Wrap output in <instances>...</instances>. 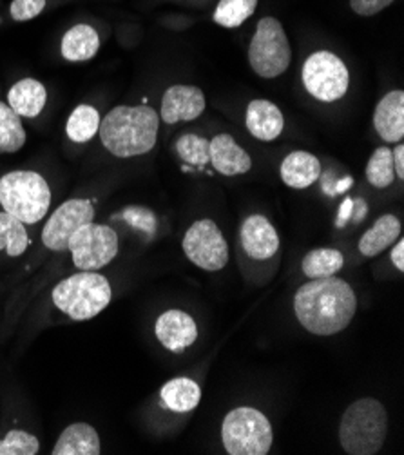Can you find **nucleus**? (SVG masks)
<instances>
[{"mask_svg": "<svg viewBox=\"0 0 404 455\" xmlns=\"http://www.w3.org/2000/svg\"><path fill=\"white\" fill-rule=\"evenodd\" d=\"M353 289L339 278L310 280L294 296V312L303 329L316 336H334L345 331L355 315Z\"/></svg>", "mask_w": 404, "mask_h": 455, "instance_id": "nucleus-1", "label": "nucleus"}, {"mask_svg": "<svg viewBox=\"0 0 404 455\" xmlns=\"http://www.w3.org/2000/svg\"><path fill=\"white\" fill-rule=\"evenodd\" d=\"M160 115L151 106H118L100 122V140L118 158L149 153L156 146Z\"/></svg>", "mask_w": 404, "mask_h": 455, "instance_id": "nucleus-2", "label": "nucleus"}, {"mask_svg": "<svg viewBox=\"0 0 404 455\" xmlns=\"http://www.w3.org/2000/svg\"><path fill=\"white\" fill-rule=\"evenodd\" d=\"M388 434V416L383 403L363 397L352 403L339 425V443L348 455L377 453Z\"/></svg>", "mask_w": 404, "mask_h": 455, "instance_id": "nucleus-3", "label": "nucleus"}, {"mask_svg": "<svg viewBox=\"0 0 404 455\" xmlns=\"http://www.w3.org/2000/svg\"><path fill=\"white\" fill-rule=\"evenodd\" d=\"M55 307L73 322H87L104 312L113 298L111 283L97 270H80L51 292Z\"/></svg>", "mask_w": 404, "mask_h": 455, "instance_id": "nucleus-4", "label": "nucleus"}, {"mask_svg": "<svg viewBox=\"0 0 404 455\" xmlns=\"http://www.w3.org/2000/svg\"><path fill=\"white\" fill-rule=\"evenodd\" d=\"M0 205L24 225H35L50 211L51 189L38 172L13 171L0 178Z\"/></svg>", "mask_w": 404, "mask_h": 455, "instance_id": "nucleus-5", "label": "nucleus"}, {"mask_svg": "<svg viewBox=\"0 0 404 455\" xmlns=\"http://www.w3.org/2000/svg\"><path fill=\"white\" fill-rule=\"evenodd\" d=\"M221 441L231 455H266L274 434L271 421L257 408L240 406L223 419Z\"/></svg>", "mask_w": 404, "mask_h": 455, "instance_id": "nucleus-6", "label": "nucleus"}, {"mask_svg": "<svg viewBox=\"0 0 404 455\" xmlns=\"http://www.w3.org/2000/svg\"><path fill=\"white\" fill-rule=\"evenodd\" d=\"M292 60L290 42L281 22L274 17H263L249 45V64L261 78L283 75Z\"/></svg>", "mask_w": 404, "mask_h": 455, "instance_id": "nucleus-7", "label": "nucleus"}, {"mask_svg": "<svg viewBox=\"0 0 404 455\" xmlns=\"http://www.w3.org/2000/svg\"><path fill=\"white\" fill-rule=\"evenodd\" d=\"M303 85L308 93L320 102H336L343 99L350 85V73L345 62L330 53L318 52L310 55L301 71Z\"/></svg>", "mask_w": 404, "mask_h": 455, "instance_id": "nucleus-8", "label": "nucleus"}, {"mask_svg": "<svg viewBox=\"0 0 404 455\" xmlns=\"http://www.w3.org/2000/svg\"><path fill=\"white\" fill-rule=\"evenodd\" d=\"M67 251L78 270H100L118 256V235L109 225L89 221L69 238Z\"/></svg>", "mask_w": 404, "mask_h": 455, "instance_id": "nucleus-9", "label": "nucleus"}, {"mask_svg": "<svg viewBox=\"0 0 404 455\" xmlns=\"http://www.w3.org/2000/svg\"><path fill=\"white\" fill-rule=\"evenodd\" d=\"M182 247L187 259L207 272H218L229 263L227 240L223 238L219 227L209 218L198 220L189 227Z\"/></svg>", "mask_w": 404, "mask_h": 455, "instance_id": "nucleus-10", "label": "nucleus"}, {"mask_svg": "<svg viewBox=\"0 0 404 455\" xmlns=\"http://www.w3.org/2000/svg\"><path fill=\"white\" fill-rule=\"evenodd\" d=\"M95 207L89 200L75 198L64 202L46 221L42 229V243L53 252L67 251L69 238L82 225L93 221Z\"/></svg>", "mask_w": 404, "mask_h": 455, "instance_id": "nucleus-11", "label": "nucleus"}, {"mask_svg": "<svg viewBox=\"0 0 404 455\" xmlns=\"http://www.w3.org/2000/svg\"><path fill=\"white\" fill-rule=\"evenodd\" d=\"M207 108L203 91L196 85H170L162 99L160 118L165 124L193 122L202 116Z\"/></svg>", "mask_w": 404, "mask_h": 455, "instance_id": "nucleus-12", "label": "nucleus"}, {"mask_svg": "<svg viewBox=\"0 0 404 455\" xmlns=\"http://www.w3.org/2000/svg\"><path fill=\"white\" fill-rule=\"evenodd\" d=\"M154 334L167 350L179 354L196 343L198 327L193 315L184 310L170 308L156 320Z\"/></svg>", "mask_w": 404, "mask_h": 455, "instance_id": "nucleus-13", "label": "nucleus"}, {"mask_svg": "<svg viewBox=\"0 0 404 455\" xmlns=\"http://www.w3.org/2000/svg\"><path fill=\"white\" fill-rule=\"evenodd\" d=\"M240 240L247 256L257 261L271 259L280 249V235L276 227L261 214H252L242 223Z\"/></svg>", "mask_w": 404, "mask_h": 455, "instance_id": "nucleus-14", "label": "nucleus"}, {"mask_svg": "<svg viewBox=\"0 0 404 455\" xmlns=\"http://www.w3.org/2000/svg\"><path fill=\"white\" fill-rule=\"evenodd\" d=\"M209 164L223 176H238L252 169L249 153L227 132L216 134L209 140Z\"/></svg>", "mask_w": 404, "mask_h": 455, "instance_id": "nucleus-15", "label": "nucleus"}, {"mask_svg": "<svg viewBox=\"0 0 404 455\" xmlns=\"http://www.w3.org/2000/svg\"><path fill=\"white\" fill-rule=\"evenodd\" d=\"M374 127L388 144H399L404 136V93L400 89L390 91L381 99L374 111Z\"/></svg>", "mask_w": 404, "mask_h": 455, "instance_id": "nucleus-16", "label": "nucleus"}, {"mask_svg": "<svg viewBox=\"0 0 404 455\" xmlns=\"http://www.w3.org/2000/svg\"><path fill=\"white\" fill-rule=\"evenodd\" d=\"M245 124L254 139L261 142H273L281 134L285 118L281 109L271 100H252L247 108Z\"/></svg>", "mask_w": 404, "mask_h": 455, "instance_id": "nucleus-17", "label": "nucleus"}, {"mask_svg": "<svg viewBox=\"0 0 404 455\" xmlns=\"http://www.w3.org/2000/svg\"><path fill=\"white\" fill-rule=\"evenodd\" d=\"M53 455H99L102 443L99 432L89 423H73L59 437Z\"/></svg>", "mask_w": 404, "mask_h": 455, "instance_id": "nucleus-18", "label": "nucleus"}, {"mask_svg": "<svg viewBox=\"0 0 404 455\" xmlns=\"http://www.w3.org/2000/svg\"><path fill=\"white\" fill-rule=\"evenodd\" d=\"M48 91L46 85L35 78H24L12 85L8 93V106L24 118H35L46 108Z\"/></svg>", "mask_w": 404, "mask_h": 455, "instance_id": "nucleus-19", "label": "nucleus"}, {"mask_svg": "<svg viewBox=\"0 0 404 455\" xmlns=\"http://www.w3.org/2000/svg\"><path fill=\"white\" fill-rule=\"evenodd\" d=\"M281 180L292 189H306L321 176V162L306 151L290 153L281 164Z\"/></svg>", "mask_w": 404, "mask_h": 455, "instance_id": "nucleus-20", "label": "nucleus"}, {"mask_svg": "<svg viewBox=\"0 0 404 455\" xmlns=\"http://www.w3.org/2000/svg\"><path fill=\"white\" fill-rule=\"evenodd\" d=\"M100 50V36L95 28L78 24L71 28L60 44V53L67 62L91 60Z\"/></svg>", "mask_w": 404, "mask_h": 455, "instance_id": "nucleus-21", "label": "nucleus"}, {"mask_svg": "<svg viewBox=\"0 0 404 455\" xmlns=\"http://www.w3.org/2000/svg\"><path fill=\"white\" fill-rule=\"evenodd\" d=\"M399 238L400 221L393 214H384L359 240V251L367 258H374L392 247Z\"/></svg>", "mask_w": 404, "mask_h": 455, "instance_id": "nucleus-22", "label": "nucleus"}, {"mask_svg": "<svg viewBox=\"0 0 404 455\" xmlns=\"http://www.w3.org/2000/svg\"><path fill=\"white\" fill-rule=\"evenodd\" d=\"M160 397L169 411L186 414L200 404L202 388L191 378H174L162 387Z\"/></svg>", "mask_w": 404, "mask_h": 455, "instance_id": "nucleus-23", "label": "nucleus"}, {"mask_svg": "<svg viewBox=\"0 0 404 455\" xmlns=\"http://www.w3.org/2000/svg\"><path fill=\"white\" fill-rule=\"evenodd\" d=\"M345 265V256L336 249H313L306 252L301 263L303 275L310 280L336 276Z\"/></svg>", "mask_w": 404, "mask_h": 455, "instance_id": "nucleus-24", "label": "nucleus"}, {"mask_svg": "<svg viewBox=\"0 0 404 455\" xmlns=\"http://www.w3.org/2000/svg\"><path fill=\"white\" fill-rule=\"evenodd\" d=\"M100 122H102L100 113L93 106L89 104L78 106L67 118L66 132L69 136V140L76 144H85L89 140H93L99 134Z\"/></svg>", "mask_w": 404, "mask_h": 455, "instance_id": "nucleus-25", "label": "nucleus"}, {"mask_svg": "<svg viewBox=\"0 0 404 455\" xmlns=\"http://www.w3.org/2000/svg\"><path fill=\"white\" fill-rule=\"evenodd\" d=\"M29 247V236L26 225L6 211L0 212V252L10 258L22 256Z\"/></svg>", "mask_w": 404, "mask_h": 455, "instance_id": "nucleus-26", "label": "nucleus"}, {"mask_svg": "<svg viewBox=\"0 0 404 455\" xmlns=\"http://www.w3.org/2000/svg\"><path fill=\"white\" fill-rule=\"evenodd\" d=\"M26 129L20 116L8 106L0 102V155H12L24 148Z\"/></svg>", "mask_w": 404, "mask_h": 455, "instance_id": "nucleus-27", "label": "nucleus"}, {"mask_svg": "<svg viewBox=\"0 0 404 455\" xmlns=\"http://www.w3.org/2000/svg\"><path fill=\"white\" fill-rule=\"evenodd\" d=\"M256 8L257 0H219L212 19L223 28L234 29L240 28L247 19H250Z\"/></svg>", "mask_w": 404, "mask_h": 455, "instance_id": "nucleus-28", "label": "nucleus"}, {"mask_svg": "<svg viewBox=\"0 0 404 455\" xmlns=\"http://www.w3.org/2000/svg\"><path fill=\"white\" fill-rule=\"evenodd\" d=\"M367 180L370 181V186L377 189H386L393 184L395 169H393V158H392V149L390 148H377L368 164H367Z\"/></svg>", "mask_w": 404, "mask_h": 455, "instance_id": "nucleus-29", "label": "nucleus"}, {"mask_svg": "<svg viewBox=\"0 0 404 455\" xmlns=\"http://www.w3.org/2000/svg\"><path fill=\"white\" fill-rule=\"evenodd\" d=\"M174 149H176L178 156L191 167H205L210 162V158H209V140L203 139V136H198V134H193V132L182 134L176 140Z\"/></svg>", "mask_w": 404, "mask_h": 455, "instance_id": "nucleus-30", "label": "nucleus"}, {"mask_svg": "<svg viewBox=\"0 0 404 455\" xmlns=\"http://www.w3.org/2000/svg\"><path fill=\"white\" fill-rule=\"evenodd\" d=\"M38 450V439L24 430H10L0 439V455H36Z\"/></svg>", "mask_w": 404, "mask_h": 455, "instance_id": "nucleus-31", "label": "nucleus"}, {"mask_svg": "<svg viewBox=\"0 0 404 455\" xmlns=\"http://www.w3.org/2000/svg\"><path fill=\"white\" fill-rule=\"evenodd\" d=\"M122 220L131 225L132 229L142 231L144 235H154L158 229V220L154 212L142 205H129L122 211Z\"/></svg>", "mask_w": 404, "mask_h": 455, "instance_id": "nucleus-32", "label": "nucleus"}, {"mask_svg": "<svg viewBox=\"0 0 404 455\" xmlns=\"http://www.w3.org/2000/svg\"><path fill=\"white\" fill-rule=\"evenodd\" d=\"M44 8H46V0H13L10 12L13 20L26 22L38 17Z\"/></svg>", "mask_w": 404, "mask_h": 455, "instance_id": "nucleus-33", "label": "nucleus"}, {"mask_svg": "<svg viewBox=\"0 0 404 455\" xmlns=\"http://www.w3.org/2000/svg\"><path fill=\"white\" fill-rule=\"evenodd\" d=\"M393 3L395 0H350V8L361 17H374Z\"/></svg>", "mask_w": 404, "mask_h": 455, "instance_id": "nucleus-34", "label": "nucleus"}, {"mask_svg": "<svg viewBox=\"0 0 404 455\" xmlns=\"http://www.w3.org/2000/svg\"><path fill=\"white\" fill-rule=\"evenodd\" d=\"M352 186H353V178H352V176H345L343 180H339V181H334V184H329V181L325 180V184H323V191H325L327 195L334 196V195H341V193H346V191H348Z\"/></svg>", "mask_w": 404, "mask_h": 455, "instance_id": "nucleus-35", "label": "nucleus"}, {"mask_svg": "<svg viewBox=\"0 0 404 455\" xmlns=\"http://www.w3.org/2000/svg\"><path fill=\"white\" fill-rule=\"evenodd\" d=\"M352 214H353V200L352 198H345L341 207H339L337 220H336L337 229H343V227L352 220Z\"/></svg>", "mask_w": 404, "mask_h": 455, "instance_id": "nucleus-36", "label": "nucleus"}, {"mask_svg": "<svg viewBox=\"0 0 404 455\" xmlns=\"http://www.w3.org/2000/svg\"><path fill=\"white\" fill-rule=\"evenodd\" d=\"M392 158H393V169H395V176L397 178H404V146L397 144V148L392 151Z\"/></svg>", "mask_w": 404, "mask_h": 455, "instance_id": "nucleus-37", "label": "nucleus"}, {"mask_svg": "<svg viewBox=\"0 0 404 455\" xmlns=\"http://www.w3.org/2000/svg\"><path fill=\"white\" fill-rule=\"evenodd\" d=\"M390 258H392L393 265L397 267V270L402 272V270H404V242H402V238H399V240L395 242Z\"/></svg>", "mask_w": 404, "mask_h": 455, "instance_id": "nucleus-38", "label": "nucleus"}, {"mask_svg": "<svg viewBox=\"0 0 404 455\" xmlns=\"http://www.w3.org/2000/svg\"><path fill=\"white\" fill-rule=\"evenodd\" d=\"M367 212H368L367 202L363 198H355L353 200V214H352L353 221H361L367 216Z\"/></svg>", "mask_w": 404, "mask_h": 455, "instance_id": "nucleus-39", "label": "nucleus"}]
</instances>
